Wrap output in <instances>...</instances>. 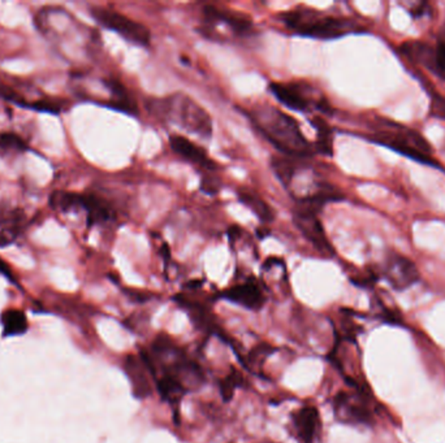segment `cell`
Listing matches in <instances>:
<instances>
[{"label":"cell","mask_w":445,"mask_h":443,"mask_svg":"<svg viewBox=\"0 0 445 443\" xmlns=\"http://www.w3.org/2000/svg\"><path fill=\"white\" fill-rule=\"evenodd\" d=\"M164 402L177 409L181 399L205 383L203 370L174 345L170 337L158 335L148 352L141 351Z\"/></svg>","instance_id":"1"},{"label":"cell","mask_w":445,"mask_h":443,"mask_svg":"<svg viewBox=\"0 0 445 443\" xmlns=\"http://www.w3.org/2000/svg\"><path fill=\"white\" fill-rule=\"evenodd\" d=\"M250 117L267 141L286 156L305 158L310 155L309 141L302 134L295 117L266 104L254 108Z\"/></svg>","instance_id":"2"},{"label":"cell","mask_w":445,"mask_h":443,"mask_svg":"<svg viewBox=\"0 0 445 443\" xmlns=\"http://www.w3.org/2000/svg\"><path fill=\"white\" fill-rule=\"evenodd\" d=\"M148 108L152 116L161 121L176 123L202 139H210L212 136L210 115L183 93L166 98L151 99L148 100Z\"/></svg>","instance_id":"3"},{"label":"cell","mask_w":445,"mask_h":443,"mask_svg":"<svg viewBox=\"0 0 445 443\" xmlns=\"http://www.w3.org/2000/svg\"><path fill=\"white\" fill-rule=\"evenodd\" d=\"M283 23L298 36L323 40L344 37L362 30L353 20L324 14L308 8H296L285 12Z\"/></svg>","instance_id":"4"},{"label":"cell","mask_w":445,"mask_h":443,"mask_svg":"<svg viewBox=\"0 0 445 443\" xmlns=\"http://www.w3.org/2000/svg\"><path fill=\"white\" fill-rule=\"evenodd\" d=\"M367 399L369 392L363 387H354V392H340L334 399V418L347 425L370 427L374 414Z\"/></svg>","instance_id":"5"},{"label":"cell","mask_w":445,"mask_h":443,"mask_svg":"<svg viewBox=\"0 0 445 443\" xmlns=\"http://www.w3.org/2000/svg\"><path fill=\"white\" fill-rule=\"evenodd\" d=\"M91 14L98 24L113 30L119 36L137 46L148 47L151 40V33L148 27L141 23L126 17L125 14L116 12L104 7H93Z\"/></svg>","instance_id":"6"},{"label":"cell","mask_w":445,"mask_h":443,"mask_svg":"<svg viewBox=\"0 0 445 443\" xmlns=\"http://www.w3.org/2000/svg\"><path fill=\"white\" fill-rule=\"evenodd\" d=\"M374 141L387 147L393 148L396 152L405 155L410 159L422 164H427V165L437 164L431 156V147L429 142L413 130L404 129L402 133H395V134L380 133L374 136Z\"/></svg>","instance_id":"7"},{"label":"cell","mask_w":445,"mask_h":443,"mask_svg":"<svg viewBox=\"0 0 445 443\" xmlns=\"http://www.w3.org/2000/svg\"><path fill=\"white\" fill-rule=\"evenodd\" d=\"M383 276L395 290L402 291L418 283L420 271L410 259L389 251L384 260Z\"/></svg>","instance_id":"8"},{"label":"cell","mask_w":445,"mask_h":443,"mask_svg":"<svg viewBox=\"0 0 445 443\" xmlns=\"http://www.w3.org/2000/svg\"><path fill=\"white\" fill-rule=\"evenodd\" d=\"M293 222L298 230L319 251L326 255H334V247L330 243L323 225L317 216V210L299 203V206L293 211Z\"/></svg>","instance_id":"9"},{"label":"cell","mask_w":445,"mask_h":443,"mask_svg":"<svg viewBox=\"0 0 445 443\" xmlns=\"http://www.w3.org/2000/svg\"><path fill=\"white\" fill-rule=\"evenodd\" d=\"M292 424L299 443H321V419L318 408L301 407L293 412Z\"/></svg>","instance_id":"10"},{"label":"cell","mask_w":445,"mask_h":443,"mask_svg":"<svg viewBox=\"0 0 445 443\" xmlns=\"http://www.w3.org/2000/svg\"><path fill=\"white\" fill-rule=\"evenodd\" d=\"M224 299L250 311H260L266 303V296L260 283L255 278H247L222 293Z\"/></svg>","instance_id":"11"},{"label":"cell","mask_w":445,"mask_h":443,"mask_svg":"<svg viewBox=\"0 0 445 443\" xmlns=\"http://www.w3.org/2000/svg\"><path fill=\"white\" fill-rule=\"evenodd\" d=\"M124 370L129 379L132 392L137 399L144 400L151 395V380L150 379H152V376L148 370L145 359L141 354H139V357H136V355L126 357L125 363H124Z\"/></svg>","instance_id":"12"},{"label":"cell","mask_w":445,"mask_h":443,"mask_svg":"<svg viewBox=\"0 0 445 443\" xmlns=\"http://www.w3.org/2000/svg\"><path fill=\"white\" fill-rule=\"evenodd\" d=\"M203 14L207 23L225 25L237 36L247 37L253 34V23L244 13L223 10L215 5H206L203 8Z\"/></svg>","instance_id":"13"},{"label":"cell","mask_w":445,"mask_h":443,"mask_svg":"<svg viewBox=\"0 0 445 443\" xmlns=\"http://www.w3.org/2000/svg\"><path fill=\"white\" fill-rule=\"evenodd\" d=\"M170 146L174 154H177L181 159H184L187 163H192L197 167L209 171L218 168L216 163L209 158L206 149L198 146L197 143H194L186 136L173 134L170 136Z\"/></svg>","instance_id":"14"},{"label":"cell","mask_w":445,"mask_h":443,"mask_svg":"<svg viewBox=\"0 0 445 443\" xmlns=\"http://www.w3.org/2000/svg\"><path fill=\"white\" fill-rule=\"evenodd\" d=\"M270 88L275 98L282 101L288 108L298 112L309 111L311 100L304 94V90L301 87L272 82Z\"/></svg>","instance_id":"15"},{"label":"cell","mask_w":445,"mask_h":443,"mask_svg":"<svg viewBox=\"0 0 445 443\" xmlns=\"http://www.w3.org/2000/svg\"><path fill=\"white\" fill-rule=\"evenodd\" d=\"M82 210L87 212V225L90 228L111 222L115 217L111 204L95 194H82Z\"/></svg>","instance_id":"16"},{"label":"cell","mask_w":445,"mask_h":443,"mask_svg":"<svg viewBox=\"0 0 445 443\" xmlns=\"http://www.w3.org/2000/svg\"><path fill=\"white\" fill-rule=\"evenodd\" d=\"M49 204L52 210L62 213L82 211V194L58 190L49 195Z\"/></svg>","instance_id":"17"},{"label":"cell","mask_w":445,"mask_h":443,"mask_svg":"<svg viewBox=\"0 0 445 443\" xmlns=\"http://www.w3.org/2000/svg\"><path fill=\"white\" fill-rule=\"evenodd\" d=\"M237 195L241 203H244L247 207L253 211L257 217L260 219L262 222H273V211L271 207L269 206V203L266 200H263L262 197H258L257 194L247 191L245 189H241L237 191Z\"/></svg>","instance_id":"18"},{"label":"cell","mask_w":445,"mask_h":443,"mask_svg":"<svg viewBox=\"0 0 445 443\" xmlns=\"http://www.w3.org/2000/svg\"><path fill=\"white\" fill-rule=\"evenodd\" d=\"M106 85L111 90L112 93V100H110L107 104L109 107H111L113 110H117V111L129 113V115H136L137 106L128 95L125 87L120 82H117L115 80H109L106 82Z\"/></svg>","instance_id":"19"},{"label":"cell","mask_w":445,"mask_h":443,"mask_svg":"<svg viewBox=\"0 0 445 443\" xmlns=\"http://www.w3.org/2000/svg\"><path fill=\"white\" fill-rule=\"evenodd\" d=\"M4 337H17L27 332V320L23 311L8 309L1 315Z\"/></svg>","instance_id":"20"},{"label":"cell","mask_w":445,"mask_h":443,"mask_svg":"<svg viewBox=\"0 0 445 443\" xmlns=\"http://www.w3.org/2000/svg\"><path fill=\"white\" fill-rule=\"evenodd\" d=\"M272 169L277 176V178L280 180V182L285 187H289L296 177L297 163L295 158H290L286 155L276 156L272 159Z\"/></svg>","instance_id":"21"},{"label":"cell","mask_w":445,"mask_h":443,"mask_svg":"<svg viewBox=\"0 0 445 443\" xmlns=\"http://www.w3.org/2000/svg\"><path fill=\"white\" fill-rule=\"evenodd\" d=\"M311 123L317 129V145L315 148L318 152H321L326 156H331L334 154V136H332V130L327 125V123L321 119V117H314L311 120Z\"/></svg>","instance_id":"22"},{"label":"cell","mask_w":445,"mask_h":443,"mask_svg":"<svg viewBox=\"0 0 445 443\" xmlns=\"http://www.w3.org/2000/svg\"><path fill=\"white\" fill-rule=\"evenodd\" d=\"M67 106V101L60 98L54 97H43V98L36 99L33 101H27L25 108H30L33 111L46 112L51 115H59L64 111Z\"/></svg>","instance_id":"23"},{"label":"cell","mask_w":445,"mask_h":443,"mask_svg":"<svg viewBox=\"0 0 445 443\" xmlns=\"http://www.w3.org/2000/svg\"><path fill=\"white\" fill-rule=\"evenodd\" d=\"M29 149V145L24 138L16 133H0V154L24 152Z\"/></svg>","instance_id":"24"},{"label":"cell","mask_w":445,"mask_h":443,"mask_svg":"<svg viewBox=\"0 0 445 443\" xmlns=\"http://www.w3.org/2000/svg\"><path fill=\"white\" fill-rule=\"evenodd\" d=\"M244 385V377L237 370H231V373L220 382V395L224 402H231L235 395L236 389Z\"/></svg>","instance_id":"25"},{"label":"cell","mask_w":445,"mask_h":443,"mask_svg":"<svg viewBox=\"0 0 445 443\" xmlns=\"http://www.w3.org/2000/svg\"><path fill=\"white\" fill-rule=\"evenodd\" d=\"M275 352V348L267 344H262L257 346L249 355V361L255 367V366H262V361L267 357Z\"/></svg>","instance_id":"26"},{"label":"cell","mask_w":445,"mask_h":443,"mask_svg":"<svg viewBox=\"0 0 445 443\" xmlns=\"http://www.w3.org/2000/svg\"><path fill=\"white\" fill-rule=\"evenodd\" d=\"M435 74L445 80V42H439L435 47Z\"/></svg>","instance_id":"27"},{"label":"cell","mask_w":445,"mask_h":443,"mask_svg":"<svg viewBox=\"0 0 445 443\" xmlns=\"http://www.w3.org/2000/svg\"><path fill=\"white\" fill-rule=\"evenodd\" d=\"M430 108H431V112L435 117L442 119L445 121V97L437 94V93L433 94Z\"/></svg>","instance_id":"28"},{"label":"cell","mask_w":445,"mask_h":443,"mask_svg":"<svg viewBox=\"0 0 445 443\" xmlns=\"http://www.w3.org/2000/svg\"><path fill=\"white\" fill-rule=\"evenodd\" d=\"M21 230H17V229H0V248L3 247L10 246L11 243H13L16 241V238L19 237Z\"/></svg>","instance_id":"29"},{"label":"cell","mask_w":445,"mask_h":443,"mask_svg":"<svg viewBox=\"0 0 445 443\" xmlns=\"http://www.w3.org/2000/svg\"><path fill=\"white\" fill-rule=\"evenodd\" d=\"M0 274H3L4 277H7L8 280H11L12 283H14V277H13V273L11 268H10V265L1 258H0Z\"/></svg>","instance_id":"30"}]
</instances>
